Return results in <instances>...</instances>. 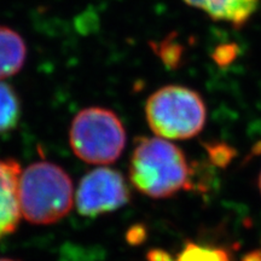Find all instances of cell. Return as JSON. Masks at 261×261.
Returning a JSON list of instances; mask_svg holds the SVG:
<instances>
[{
    "instance_id": "1",
    "label": "cell",
    "mask_w": 261,
    "mask_h": 261,
    "mask_svg": "<svg viewBox=\"0 0 261 261\" xmlns=\"http://www.w3.org/2000/svg\"><path fill=\"white\" fill-rule=\"evenodd\" d=\"M129 180L143 195L167 198L189 184L190 168L180 148L160 137H139L129 160Z\"/></svg>"
},
{
    "instance_id": "2",
    "label": "cell",
    "mask_w": 261,
    "mask_h": 261,
    "mask_svg": "<svg viewBox=\"0 0 261 261\" xmlns=\"http://www.w3.org/2000/svg\"><path fill=\"white\" fill-rule=\"evenodd\" d=\"M70 175L61 166L47 161L32 163L18 181L21 215L35 225H50L69 214L74 204Z\"/></svg>"
},
{
    "instance_id": "3",
    "label": "cell",
    "mask_w": 261,
    "mask_h": 261,
    "mask_svg": "<svg viewBox=\"0 0 261 261\" xmlns=\"http://www.w3.org/2000/svg\"><path fill=\"white\" fill-rule=\"evenodd\" d=\"M145 116L149 127L160 138L184 140L196 137L204 128L207 108L195 90L168 85L148 98Z\"/></svg>"
},
{
    "instance_id": "4",
    "label": "cell",
    "mask_w": 261,
    "mask_h": 261,
    "mask_svg": "<svg viewBox=\"0 0 261 261\" xmlns=\"http://www.w3.org/2000/svg\"><path fill=\"white\" fill-rule=\"evenodd\" d=\"M126 139L122 121L107 108H85L70 123V148L76 158L91 165H110L119 160Z\"/></svg>"
},
{
    "instance_id": "5",
    "label": "cell",
    "mask_w": 261,
    "mask_h": 261,
    "mask_svg": "<svg viewBox=\"0 0 261 261\" xmlns=\"http://www.w3.org/2000/svg\"><path fill=\"white\" fill-rule=\"evenodd\" d=\"M129 198V188L121 173L109 167H99L80 180L75 204L80 215L96 218L123 207Z\"/></svg>"
},
{
    "instance_id": "6",
    "label": "cell",
    "mask_w": 261,
    "mask_h": 261,
    "mask_svg": "<svg viewBox=\"0 0 261 261\" xmlns=\"http://www.w3.org/2000/svg\"><path fill=\"white\" fill-rule=\"evenodd\" d=\"M21 172L16 160H0V241L14 232L22 217L18 201Z\"/></svg>"
},
{
    "instance_id": "7",
    "label": "cell",
    "mask_w": 261,
    "mask_h": 261,
    "mask_svg": "<svg viewBox=\"0 0 261 261\" xmlns=\"http://www.w3.org/2000/svg\"><path fill=\"white\" fill-rule=\"evenodd\" d=\"M192 8L205 12L217 21H223L240 28L252 17L259 0H184Z\"/></svg>"
},
{
    "instance_id": "8",
    "label": "cell",
    "mask_w": 261,
    "mask_h": 261,
    "mask_svg": "<svg viewBox=\"0 0 261 261\" xmlns=\"http://www.w3.org/2000/svg\"><path fill=\"white\" fill-rule=\"evenodd\" d=\"M27 60V45L19 33L0 25V81L22 70Z\"/></svg>"
},
{
    "instance_id": "9",
    "label": "cell",
    "mask_w": 261,
    "mask_h": 261,
    "mask_svg": "<svg viewBox=\"0 0 261 261\" xmlns=\"http://www.w3.org/2000/svg\"><path fill=\"white\" fill-rule=\"evenodd\" d=\"M21 119V100L11 85L0 81V135L12 130Z\"/></svg>"
},
{
    "instance_id": "10",
    "label": "cell",
    "mask_w": 261,
    "mask_h": 261,
    "mask_svg": "<svg viewBox=\"0 0 261 261\" xmlns=\"http://www.w3.org/2000/svg\"><path fill=\"white\" fill-rule=\"evenodd\" d=\"M175 261H230V257L220 248L188 243Z\"/></svg>"
},
{
    "instance_id": "11",
    "label": "cell",
    "mask_w": 261,
    "mask_h": 261,
    "mask_svg": "<svg viewBox=\"0 0 261 261\" xmlns=\"http://www.w3.org/2000/svg\"><path fill=\"white\" fill-rule=\"evenodd\" d=\"M155 52L159 55L163 63L168 67L177 65L181 57V46L175 41L163 40L161 44L155 45Z\"/></svg>"
},
{
    "instance_id": "12",
    "label": "cell",
    "mask_w": 261,
    "mask_h": 261,
    "mask_svg": "<svg viewBox=\"0 0 261 261\" xmlns=\"http://www.w3.org/2000/svg\"><path fill=\"white\" fill-rule=\"evenodd\" d=\"M208 155L214 165L220 166V167H225L228 163L231 162V160L233 159V156L236 152L234 150L226 144H221V143H212V144L205 145Z\"/></svg>"
},
{
    "instance_id": "13",
    "label": "cell",
    "mask_w": 261,
    "mask_h": 261,
    "mask_svg": "<svg viewBox=\"0 0 261 261\" xmlns=\"http://www.w3.org/2000/svg\"><path fill=\"white\" fill-rule=\"evenodd\" d=\"M148 261H173L167 253L160 249H152L148 253Z\"/></svg>"
},
{
    "instance_id": "14",
    "label": "cell",
    "mask_w": 261,
    "mask_h": 261,
    "mask_svg": "<svg viewBox=\"0 0 261 261\" xmlns=\"http://www.w3.org/2000/svg\"><path fill=\"white\" fill-rule=\"evenodd\" d=\"M145 230L143 227L135 226L128 232V241L132 243H139L144 240Z\"/></svg>"
},
{
    "instance_id": "15",
    "label": "cell",
    "mask_w": 261,
    "mask_h": 261,
    "mask_svg": "<svg viewBox=\"0 0 261 261\" xmlns=\"http://www.w3.org/2000/svg\"><path fill=\"white\" fill-rule=\"evenodd\" d=\"M242 261H261V252L260 250H254V252L248 253Z\"/></svg>"
},
{
    "instance_id": "16",
    "label": "cell",
    "mask_w": 261,
    "mask_h": 261,
    "mask_svg": "<svg viewBox=\"0 0 261 261\" xmlns=\"http://www.w3.org/2000/svg\"><path fill=\"white\" fill-rule=\"evenodd\" d=\"M0 261H17L14 259H9V257H0Z\"/></svg>"
},
{
    "instance_id": "17",
    "label": "cell",
    "mask_w": 261,
    "mask_h": 261,
    "mask_svg": "<svg viewBox=\"0 0 261 261\" xmlns=\"http://www.w3.org/2000/svg\"><path fill=\"white\" fill-rule=\"evenodd\" d=\"M259 189H260V192H261V173L259 175Z\"/></svg>"
}]
</instances>
